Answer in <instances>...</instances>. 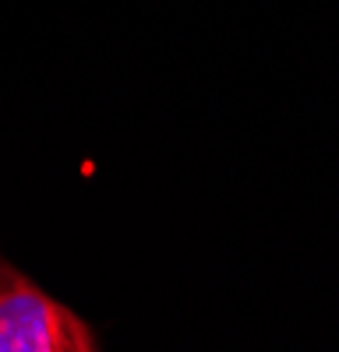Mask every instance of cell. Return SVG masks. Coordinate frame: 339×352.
<instances>
[{
  "mask_svg": "<svg viewBox=\"0 0 339 352\" xmlns=\"http://www.w3.org/2000/svg\"><path fill=\"white\" fill-rule=\"evenodd\" d=\"M96 335L39 285L0 264V352H92Z\"/></svg>",
  "mask_w": 339,
  "mask_h": 352,
  "instance_id": "1",
  "label": "cell"
}]
</instances>
